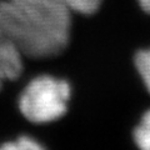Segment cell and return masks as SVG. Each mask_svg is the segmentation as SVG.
<instances>
[{
	"label": "cell",
	"instance_id": "cell-1",
	"mask_svg": "<svg viewBox=\"0 0 150 150\" xmlns=\"http://www.w3.org/2000/svg\"><path fill=\"white\" fill-rule=\"evenodd\" d=\"M71 15L63 0H0V28L25 58L62 54L70 41Z\"/></svg>",
	"mask_w": 150,
	"mask_h": 150
},
{
	"label": "cell",
	"instance_id": "cell-2",
	"mask_svg": "<svg viewBox=\"0 0 150 150\" xmlns=\"http://www.w3.org/2000/svg\"><path fill=\"white\" fill-rule=\"evenodd\" d=\"M70 98L69 81L49 74L38 75L23 88L18 98V108L28 121L43 125L67 114Z\"/></svg>",
	"mask_w": 150,
	"mask_h": 150
},
{
	"label": "cell",
	"instance_id": "cell-3",
	"mask_svg": "<svg viewBox=\"0 0 150 150\" xmlns=\"http://www.w3.org/2000/svg\"><path fill=\"white\" fill-rule=\"evenodd\" d=\"M25 56L19 46L0 28V89L23 74Z\"/></svg>",
	"mask_w": 150,
	"mask_h": 150
},
{
	"label": "cell",
	"instance_id": "cell-4",
	"mask_svg": "<svg viewBox=\"0 0 150 150\" xmlns=\"http://www.w3.org/2000/svg\"><path fill=\"white\" fill-rule=\"evenodd\" d=\"M133 139L138 148L150 150V109L144 112L138 125L134 128Z\"/></svg>",
	"mask_w": 150,
	"mask_h": 150
},
{
	"label": "cell",
	"instance_id": "cell-5",
	"mask_svg": "<svg viewBox=\"0 0 150 150\" xmlns=\"http://www.w3.org/2000/svg\"><path fill=\"white\" fill-rule=\"evenodd\" d=\"M134 65L144 86L150 94V48L142 49L135 54Z\"/></svg>",
	"mask_w": 150,
	"mask_h": 150
},
{
	"label": "cell",
	"instance_id": "cell-6",
	"mask_svg": "<svg viewBox=\"0 0 150 150\" xmlns=\"http://www.w3.org/2000/svg\"><path fill=\"white\" fill-rule=\"evenodd\" d=\"M45 146L39 140L29 137V135H20L15 139L6 140L4 144L0 145V149L4 150H39Z\"/></svg>",
	"mask_w": 150,
	"mask_h": 150
},
{
	"label": "cell",
	"instance_id": "cell-7",
	"mask_svg": "<svg viewBox=\"0 0 150 150\" xmlns=\"http://www.w3.org/2000/svg\"><path fill=\"white\" fill-rule=\"evenodd\" d=\"M71 13L81 15H91L99 10L103 0H63Z\"/></svg>",
	"mask_w": 150,
	"mask_h": 150
},
{
	"label": "cell",
	"instance_id": "cell-8",
	"mask_svg": "<svg viewBox=\"0 0 150 150\" xmlns=\"http://www.w3.org/2000/svg\"><path fill=\"white\" fill-rule=\"evenodd\" d=\"M138 3H139L140 8L150 15V0H138Z\"/></svg>",
	"mask_w": 150,
	"mask_h": 150
}]
</instances>
